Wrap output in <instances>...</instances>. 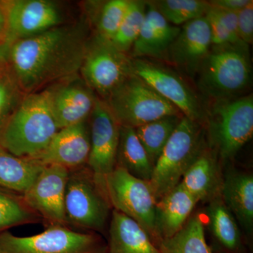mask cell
I'll return each instance as SVG.
<instances>
[{
    "label": "cell",
    "mask_w": 253,
    "mask_h": 253,
    "mask_svg": "<svg viewBox=\"0 0 253 253\" xmlns=\"http://www.w3.org/2000/svg\"><path fill=\"white\" fill-rule=\"evenodd\" d=\"M90 151L86 166L105 191V179L116 168L121 126L106 102L96 99L89 118ZM106 193V192H105Z\"/></svg>",
    "instance_id": "obj_12"
},
{
    "label": "cell",
    "mask_w": 253,
    "mask_h": 253,
    "mask_svg": "<svg viewBox=\"0 0 253 253\" xmlns=\"http://www.w3.org/2000/svg\"><path fill=\"white\" fill-rule=\"evenodd\" d=\"M87 24L64 23L10 44V71L25 94L79 74L89 38Z\"/></svg>",
    "instance_id": "obj_1"
},
{
    "label": "cell",
    "mask_w": 253,
    "mask_h": 253,
    "mask_svg": "<svg viewBox=\"0 0 253 253\" xmlns=\"http://www.w3.org/2000/svg\"><path fill=\"white\" fill-rule=\"evenodd\" d=\"M105 192L113 210L136 221L158 246L156 231L157 202L149 181L138 179L116 166L105 179Z\"/></svg>",
    "instance_id": "obj_10"
},
{
    "label": "cell",
    "mask_w": 253,
    "mask_h": 253,
    "mask_svg": "<svg viewBox=\"0 0 253 253\" xmlns=\"http://www.w3.org/2000/svg\"><path fill=\"white\" fill-rule=\"evenodd\" d=\"M79 74L104 101L133 74L131 58L116 49L109 40L94 34L88 40Z\"/></svg>",
    "instance_id": "obj_9"
},
{
    "label": "cell",
    "mask_w": 253,
    "mask_h": 253,
    "mask_svg": "<svg viewBox=\"0 0 253 253\" xmlns=\"http://www.w3.org/2000/svg\"><path fill=\"white\" fill-rule=\"evenodd\" d=\"M239 39L247 44L253 41V1L237 12Z\"/></svg>",
    "instance_id": "obj_33"
},
{
    "label": "cell",
    "mask_w": 253,
    "mask_h": 253,
    "mask_svg": "<svg viewBox=\"0 0 253 253\" xmlns=\"http://www.w3.org/2000/svg\"><path fill=\"white\" fill-rule=\"evenodd\" d=\"M200 125L183 116L155 163L149 184L156 202L181 182L190 166L204 152Z\"/></svg>",
    "instance_id": "obj_4"
},
{
    "label": "cell",
    "mask_w": 253,
    "mask_h": 253,
    "mask_svg": "<svg viewBox=\"0 0 253 253\" xmlns=\"http://www.w3.org/2000/svg\"><path fill=\"white\" fill-rule=\"evenodd\" d=\"M41 221V217L28 206L22 195L0 188V233L14 226Z\"/></svg>",
    "instance_id": "obj_29"
},
{
    "label": "cell",
    "mask_w": 253,
    "mask_h": 253,
    "mask_svg": "<svg viewBox=\"0 0 253 253\" xmlns=\"http://www.w3.org/2000/svg\"><path fill=\"white\" fill-rule=\"evenodd\" d=\"M151 2L168 22L176 26L206 16L211 8L208 1L201 0H161Z\"/></svg>",
    "instance_id": "obj_31"
},
{
    "label": "cell",
    "mask_w": 253,
    "mask_h": 253,
    "mask_svg": "<svg viewBox=\"0 0 253 253\" xmlns=\"http://www.w3.org/2000/svg\"><path fill=\"white\" fill-rule=\"evenodd\" d=\"M183 116H168L136 128V135L154 166Z\"/></svg>",
    "instance_id": "obj_28"
},
{
    "label": "cell",
    "mask_w": 253,
    "mask_h": 253,
    "mask_svg": "<svg viewBox=\"0 0 253 253\" xmlns=\"http://www.w3.org/2000/svg\"><path fill=\"white\" fill-rule=\"evenodd\" d=\"M26 95L11 71L0 77V128L16 111Z\"/></svg>",
    "instance_id": "obj_32"
},
{
    "label": "cell",
    "mask_w": 253,
    "mask_h": 253,
    "mask_svg": "<svg viewBox=\"0 0 253 253\" xmlns=\"http://www.w3.org/2000/svg\"><path fill=\"white\" fill-rule=\"evenodd\" d=\"M44 166L36 160L17 157L0 145V188L22 195Z\"/></svg>",
    "instance_id": "obj_24"
},
{
    "label": "cell",
    "mask_w": 253,
    "mask_h": 253,
    "mask_svg": "<svg viewBox=\"0 0 253 253\" xmlns=\"http://www.w3.org/2000/svg\"><path fill=\"white\" fill-rule=\"evenodd\" d=\"M42 90L59 129L87 121L98 97L80 74L53 83Z\"/></svg>",
    "instance_id": "obj_13"
},
{
    "label": "cell",
    "mask_w": 253,
    "mask_h": 253,
    "mask_svg": "<svg viewBox=\"0 0 253 253\" xmlns=\"http://www.w3.org/2000/svg\"><path fill=\"white\" fill-rule=\"evenodd\" d=\"M0 253H108L107 243L97 233L54 225L26 237L0 233Z\"/></svg>",
    "instance_id": "obj_7"
},
{
    "label": "cell",
    "mask_w": 253,
    "mask_h": 253,
    "mask_svg": "<svg viewBox=\"0 0 253 253\" xmlns=\"http://www.w3.org/2000/svg\"><path fill=\"white\" fill-rule=\"evenodd\" d=\"M147 11V2L130 0L126 14L111 43L116 49L127 54L130 51L144 25Z\"/></svg>",
    "instance_id": "obj_30"
},
{
    "label": "cell",
    "mask_w": 253,
    "mask_h": 253,
    "mask_svg": "<svg viewBox=\"0 0 253 253\" xmlns=\"http://www.w3.org/2000/svg\"><path fill=\"white\" fill-rule=\"evenodd\" d=\"M198 202L179 183L156 203V231L158 244L161 240L172 237L182 229Z\"/></svg>",
    "instance_id": "obj_19"
},
{
    "label": "cell",
    "mask_w": 253,
    "mask_h": 253,
    "mask_svg": "<svg viewBox=\"0 0 253 253\" xmlns=\"http://www.w3.org/2000/svg\"><path fill=\"white\" fill-rule=\"evenodd\" d=\"M210 227L220 253H248L234 214L220 196L210 201Z\"/></svg>",
    "instance_id": "obj_23"
},
{
    "label": "cell",
    "mask_w": 253,
    "mask_h": 253,
    "mask_svg": "<svg viewBox=\"0 0 253 253\" xmlns=\"http://www.w3.org/2000/svg\"><path fill=\"white\" fill-rule=\"evenodd\" d=\"M130 0H109L86 2V22L94 28V34L111 41L126 14Z\"/></svg>",
    "instance_id": "obj_26"
},
{
    "label": "cell",
    "mask_w": 253,
    "mask_h": 253,
    "mask_svg": "<svg viewBox=\"0 0 253 253\" xmlns=\"http://www.w3.org/2000/svg\"><path fill=\"white\" fill-rule=\"evenodd\" d=\"M111 208L106 193L87 166L70 169L65 193L68 226L102 232L109 221Z\"/></svg>",
    "instance_id": "obj_6"
},
{
    "label": "cell",
    "mask_w": 253,
    "mask_h": 253,
    "mask_svg": "<svg viewBox=\"0 0 253 253\" xmlns=\"http://www.w3.org/2000/svg\"><path fill=\"white\" fill-rule=\"evenodd\" d=\"M253 0H213L208 1L212 7L238 12L252 2Z\"/></svg>",
    "instance_id": "obj_34"
},
{
    "label": "cell",
    "mask_w": 253,
    "mask_h": 253,
    "mask_svg": "<svg viewBox=\"0 0 253 253\" xmlns=\"http://www.w3.org/2000/svg\"><path fill=\"white\" fill-rule=\"evenodd\" d=\"M104 101L120 126L134 129L166 116H183L176 106L134 73Z\"/></svg>",
    "instance_id": "obj_5"
},
{
    "label": "cell",
    "mask_w": 253,
    "mask_h": 253,
    "mask_svg": "<svg viewBox=\"0 0 253 253\" xmlns=\"http://www.w3.org/2000/svg\"><path fill=\"white\" fill-rule=\"evenodd\" d=\"M131 68L135 76L176 106L183 116L199 124L206 121V113L199 97L177 73L144 59H131Z\"/></svg>",
    "instance_id": "obj_11"
},
{
    "label": "cell",
    "mask_w": 253,
    "mask_h": 253,
    "mask_svg": "<svg viewBox=\"0 0 253 253\" xmlns=\"http://www.w3.org/2000/svg\"><path fill=\"white\" fill-rule=\"evenodd\" d=\"M90 151L89 120L62 128L34 159L43 166H62L68 170L86 166Z\"/></svg>",
    "instance_id": "obj_16"
},
{
    "label": "cell",
    "mask_w": 253,
    "mask_h": 253,
    "mask_svg": "<svg viewBox=\"0 0 253 253\" xmlns=\"http://www.w3.org/2000/svg\"><path fill=\"white\" fill-rule=\"evenodd\" d=\"M116 163L117 167L123 168L138 179L149 182L151 180L154 166L134 128L121 126Z\"/></svg>",
    "instance_id": "obj_25"
},
{
    "label": "cell",
    "mask_w": 253,
    "mask_h": 253,
    "mask_svg": "<svg viewBox=\"0 0 253 253\" xmlns=\"http://www.w3.org/2000/svg\"><path fill=\"white\" fill-rule=\"evenodd\" d=\"M59 130L44 90L26 94L0 128V145L19 158L34 159Z\"/></svg>",
    "instance_id": "obj_2"
},
{
    "label": "cell",
    "mask_w": 253,
    "mask_h": 253,
    "mask_svg": "<svg viewBox=\"0 0 253 253\" xmlns=\"http://www.w3.org/2000/svg\"><path fill=\"white\" fill-rule=\"evenodd\" d=\"M7 14L8 44L64 24L63 9L49 0H2Z\"/></svg>",
    "instance_id": "obj_15"
},
{
    "label": "cell",
    "mask_w": 253,
    "mask_h": 253,
    "mask_svg": "<svg viewBox=\"0 0 253 253\" xmlns=\"http://www.w3.org/2000/svg\"><path fill=\"white\" fill-rule=\"evenodd\" d=\"M161 253H214L206 241L204 222L199 214L188 219L172 237L161 240Z\"/></svg>",
    "instance_id": "obj_27"
},
{
    "label": "cell",
    "mask_w": 253,
    "mask_h": 253,
    "mask_svg": "<svg viewBox=\"0 0 253 253\" xmlns=\"http://www.w3.org/2000/svg\"><path fill=\"white\" fill-rule=\"evenodd\" d=\"M223 201L251 238L253 229V177L244 172L226 173L222 181Z\"/></svg>",
    "instance_id": "obj_21"
},
{
    "label": "cell",
    "mask_w": 253,
    "mask_h": 253,
    "mask_svg": "<svg viewBox=\"0 0 253 253\" xmlns=\"http://www.w3.org/2000/svg\"><path fill=\"white\" fill-rule=\"evenodd\" d=\"M9 48V44L0 41V77L10 72Z\"/></svg>",
    "instance_id": "obj_35"
},
{
    "label": "cell",
    "mask_w": 253,
    "mask_h": 253,
    "mask_svg": "<svg viewBox=\"0 0 253 253\" xmlns=\"http://www.w3.org/2000/svg\"><path fill=\"white\" fill-rule=\"evenodd\" d=\"M147 2L144 25L130 50L131 59L151 58L168 61V51L181 27L168 22L151 1Z\"/></svg>",
    "instance_id": "obj_18"
},
{
    "label": "cell",
    "mask_w": 253,
    "mask_h": 253,
    "mask_svg": "<svg viewBox=\"0 0 253 253\" xmlns=\"http://www.w3.org/2000/svg\"><path fill=\"white\" fill-rule=\"evenodd\" d=\"M222 181L215 157L211 151H204L187 169L180 184L198 201H211L220 196Z\"/></svg>",
    "instance_id": "obj_22"
},
{
    "label": "cell",
    "mask_w": 253,
    "mask_h": 253,
    "mask_svg": "<svg viewBox=\"0 0 253 253\" xmlns=\"http://www.w3.org/2000/svg\"><path fill=\"white\" fill-rule=\"evenodd\" d=\"M9 29H8L7 14L2 0L0 1V41L8 44Z\"/></svg>",
    "instance_id": "obj_36"
},
{
    "label": "cell",
    "mask_w": 253,
    "mask_h": 253,
    "mask_svg": "<svg viewBox=\"0 0 253 253\" xmlns=\"http://www.w3.org/2000/svg\"><path fill=\"white\" fill-rule=\"evenodd\" d=\"M211 28L206 16L193 20L181 28L169 47L168 62L194 77L212 48Z\"/></svg>",
    "instance_id": "obj_17"
},
{
    "label": "cell",
    "mask_w": 253,
    "mask_h": 253,
    "mask_svg": "<svg viewBox=\"0 0 253 253\" xmlns=\"http://www.w3.org/2000/svg\"><path fill=\"white\" fill-rule=\"evenodd\" d=\"M68 173L67 168L62 166H45L31 187L22 194L28 206L46 226H68L65 212Z\"/></svg>",
    "instance_id": "obj_14"
},
{
    "label": "cell",
    "mask_w": 253,
    "mask_h": 253,
    "mask_svg": "<svg viewBox=\"0 0 253 253\" xmlns=\"http://www.w3.org/2000/svg\"><path fill=\"white\" fill-rule=\"evenodd\" d=\"M200 90L215 100L232 99L249 85L251 64L249 45L212 46L199 72Z\"/></svg>",
    "instance_id": "obj_3"
},
{
    "label": "cell",
    "mask_w": 253,
    "mask_h": 253,
    "mask_svg": "<svg viewBox=\"0 0 253 253\" xmlns=\"http://www.w3.org/2000/svg\"><path fill=\"white\" fill-rule=\"evenodd\" d=\"M208 122L211 141L220 157L234 158L253 136V94L216 100Z\"/></svg>",
    "instance_id": "obj_8"
},
{
    "label": "cell",
    "mask_w": 253,
    "mask_h": 253,
    "mask_svg": "<svg viewBox=\"0 0 253 253\" xmlns=\"http://www.w3.org/2000/svg\"><path fill=\"white\" fill-rule=\"evenodd\" d=\"M108 253H161L136 221L113 210L107 242Z\"/></svg>",
    "instance_id": "obj_20"
}]
</instances>
